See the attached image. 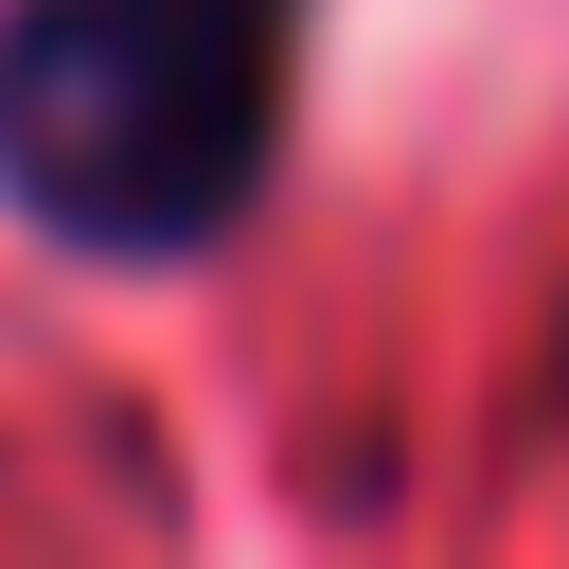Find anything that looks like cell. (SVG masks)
I'll use <instances>...</instances> for the list:
<instances>
[{
    "instance_id": "cell-1",
    "label": "cell",
    "mask_w": 569,
    "mask_h": 569,
    "mask_svg": "<svg viewBox=\"0 0 569 569\" xmlns=\"http://www.w3.org/2000/svg\"><path fill=\"white\" fill-rule=\"evenodd\" d=\"M320 0H0V213L89 267H196L267 213Z\"/></svg>"
}]
</instances>
